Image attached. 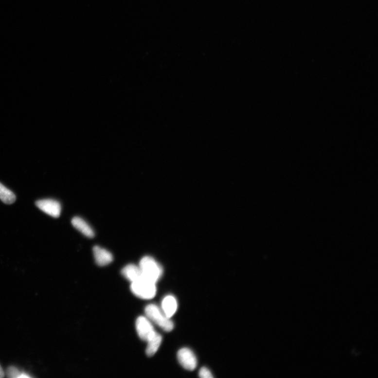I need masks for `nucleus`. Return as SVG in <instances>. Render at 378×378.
<instances>
[{"label": "nucleus", "mask_w": 378, "mask_h": 378, "mask_svg": "<svg viewBox=\"0 0 378 378\" xmlns=\"http://www.w3.org/2000/svg\"><path fill=\"white\" fill-rule=\"evenodd\" d=\"M132 293L143 300H151L155 297L157 293L156 283L142 277L131 284Z\"/></svg>", "instance_id": "7ed1b4c3"}, {"label": "nucleus", "mask_w": 378, "mask_h": 378, "mask_svg": "<svg viewBox=\"0 0 378 378\" xmlns=\"http://www.w3.org/2000/svg\"><path fill=\"white\" fill-rule=\"evenodd\" d=\"M199 376L202 378H214L211 371L207 368L203 367L199 371Z\"/></svg>", "instance_id": "4468645a"}, {"label": "nucleus", "mask_w": 378, "mask_h": 378, "mask_svg": "<svg viewBox=\"0 0 378 378\" xmlns=\"http://www.w3.org/2000/svg\"><path fill=\"white\" fill-rule=\"evenodd\" d=\"M142 277L151 282L156 283L163 274V269L154 258L146 256L143 257L138 265Z\"/></svg>", "instance_id": "f257e3e1"}, {"label": "nucleus", "mask_w": 378, "mask_h": 378, "mask_svg": "<svg viewBox=\"0 0 378 378\" xmlns=\"http://www.w3.org/2000/svg\"><path fill=\"white\" fill-rule=\"evenodd\" d=\"M0 199L7 204H11L16 200V196L8 188L0 183Z\"/></svg>", "instance_id": "f8f14e48"}, {"label": "nucleus", "mask_w": 378, "mask_h": 378, "mask_svg": "<svg viewBox=\"0 0 378 378\" xmlns=\"http://www.w3.org/2000/svg\"><path fill=\"white\" fill-rule=\"evenodd\" d=\"M162 337L161 335L156 333L147 342L148 345L145 353L149 357L153 356L157 352L161 345Z\"/></svg>", "instance_id": "9b49d317"}, {"label": "nucleus", "mask_w": 378, "mask_h": 378, "mask_svg": "<svg viewBox=\"0 0 378 378\" xmlns=\"http://www.w3.org/2000/svg\"><path fill=\"white\" fill-rule=\"evenodd\" d=\"M145 314L150 322H153L163 330L169 332L173 330L174 324L155 304H150L145 308Z\"/></svg>", "instance_id": "f03ea898"}, {"label": "nucleus", "mask_w": 378, "mask_h": 378, "mask_svg": "<svg viewBox=\"0 0 378 378\" xmlns=\"http://www.w3.org/2000/svg\"><path fill=\"white\" fill-rule=\"evenodd\" d=\"M72 224L76 230L85 236L92 238L95 236L94 230L81 217L78 216L74 217L72 220Z\"/></svg>", "instance_id": "1a4fd4ad"}, {"label": "nucleus", "mask_w": 378, "mask_h": 378, "mask_svg": "<svg viewBox=\"0 0 378 378\" xmlns=\"http://www.w3.org/2000/svg\"><path fill=\"white\" fill-rule=\"evenodd\" d=\"M136 328L139 337L145 342H147L156 333L148 318L144 316H140L137 318Z\"/></svg>", "instance_id": "20e7f679"}, {"label": "nucleus", "mask_w": 378, "mask_h": 378, "mask_svg": "<svg viewBox=\"0 0 378 378\" xmlns=\"http://www.w3.org/2000/svg\"><path fill=\"white\" fill-rule=\"evenodd\" d=\"M123 276L129 281L135 282L142 278L140 268L135 264H128L122 270Z\"/></svg>", "instance_id": "9d476101"}, {"label": "nucleus", "mask_w": 378, "mask_h": 378, "mask_svg": "<svg viewBox=\"0 0 378 378\" xmlns=\"http://www.w3.org/2000/svg\"><path fill=\"white\" fill-rule=\"evenodd\" d=\"M177 357L179 362L184 369L192 371L197 367V358L190 349H181L178 351Z\"/></svg>", "instance_id": "423d86ee"}, {"label": "nucleus", "mask_w": 378, "mask_h": 378, "mask_svg": "<svg viewBox=\"0 0 378 378\" xmlns=\"http://www.w3.org/2000/svg\"><path fill=\"white\" fill-rule=\"evenodd\" d=\"M93 254L95 261L99 266H106L113 261V256L110 252L100 247H94Z\"/></svg>", "instance_id": "0eeeda50"}, {"label": "nucleus", "mask_w": 378, "mask_h": 378, "mask_svg": "<svg viewBox=\"0 0 378 378\" xmlns=\"http://www.w3.org/2000/svg\"><path fill=\"white\" fill-rule=\"evenodd\" d=\"M4 376V372L1 366H0V378H3Z\"/></svg>", "instance_id": "2eb2a0df"}, {"label": "nucleus", "mask_w": 378, "mask_h": 378, "mask_svg": "<svg viewBox=\"0 0 378 378\" xmlns=\"http://www.w3.org/2000/svg\"><path fill=\"white\" fill-rule=\"evenodd\" d=\"M6 376L11 378H31L32 377L28 373L24 371L19 370L18 368L15 366L9 367L6 370Z\"/></svg>", "instance_id": "ddd939ff"}, {"label": "nucleus", "mask_w": 378, "mask_h": 378, "mask_svg": "<svg viewBox=\"0 0 378 378\" xmlns=\"http://www.w3.org/2000/svg\"><path fill=\"white\" fill-rule=\"evenodd\" d=\"M178 303L176 298L172 295L165 296L162 303V310L165 316L171 318L176 313Z\"/></svg>", "instance_id": "6e6552de"}, {"label": "nucleus", "mask_w": 378, "mask_h": 378, "mask_svg": "<svg viewBox=\"0 0 378 378\" xmlns=\"http://www.w3.org/2000/svg\"><path fill=\"white\" fill-rule=\"evenodd\" d=\"M36 206L45 214L57 218L60 216L61 205L57 201L53 199H43L37 201Z\"/></svg>", "instance_id": "39448f33"}]
</instances>
